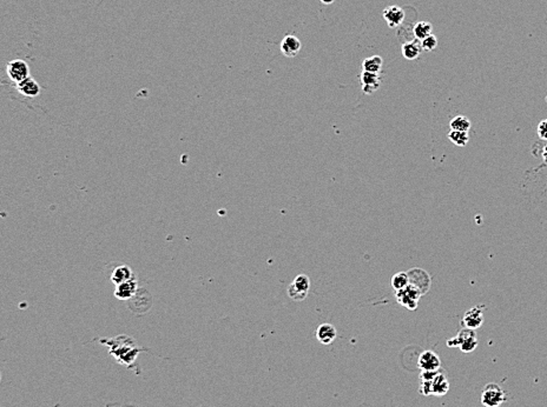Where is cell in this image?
Returning <instances> with one entry per match:
<instances>
[{"mask_svg": "<svg viewBox=\"0 0 547 407\" xmlns=\"http://www.w3.org/2000/svg\"><path fill=\"white\" fill-rule=\"evenodd\" d=\"M448 347H459L463 353H472L478 347V338L474 330L463 327L457 336L447 340Z\"/></svg>", "mask_w": 547, "mask_h": 407, "instance_id": "cell-2", "label": "cell"}, {"mask_svg": "<svg viewBox=\"0 0 547 407\" xmlns=\"http://www.w3.org/2000/svg\"><path fill=\"white\" fill-rule=\"evenodd\" d=\"M421 46H422V49H425V51H433V49L438 47V39H436L434 34H432L426 39L421 40Z\"/></svg>", "mask_w": 547, "mask_h": 407, "instance_id": "cell-25", "label": "cell"}, {"mask_svg": "<svg viewBox=\"0 0 547 407\" xmlns=\"http://www.w3.org/2000/svg\"><path fill=\"white\" fill-rule=\"evenodd\" d=\"M409 284L415 286L421 293L426 294L432 285V278L427 271L422 268H410L408 271Z\"/></svg>", "mask_w": 547, "mask_h": 407, "instance_id": "cell-7", "label": "cell"}, {"mask_svg": "<svg viewBox=\"0 0 547 407\" xmlns=\"http://www.w3.org/2000/svg\"><path fill=\"white\" fill-rule=\"evenodd\" d=\"M450 127H451V130H453V131L468 132L469 128L472 127V123H470V120L467 117L458 116L451 120Z\"/></svg>", "mask_w": 547, "mask_h": 407, "instance_id": "cell-22", "label": "cell"}, {"mask_svg": "<svg viewBox=\"0 0 547 407\" xmlns=\"http://www.w3.org/2000/svg\"><path fill=\"white\" fill-rule=\"evenodd\" d=\"M382 17L390 29H396L397 26H400L404 22L406 13L402 7L393 5L383 10Z\"/></svg>", "mask_w": 547, "mask_h": 407, "instance_id": "cell-10", "label": "cell"}, {"mask_svg": "<svg viewBox=\"0 0 547 407\" xmlns=\"http://www.w3.org/2000/svg\"><path fill=\"white\" fill-rule=\"evenodd\" d=\"M138 290V281H137L136 277H134L131 280L117 285L115 290V296L118 300H128L129 302V300L134 298Z\"/></svg>", "mask_w": 547, "mask_h": 407, "instance_id": "cell-11", "label": "cell"}, {"mask_svg": "<svg viewBox=\"0 0 547 407\" xmlns=\"http://www.w3.org/2000/svg\"><path fill=\"white\" fill-rule=\"evenodd\" d=\"M134 277H136L135 273L132 272V269L129 266L120 265L112 271L111 281L117 286V285L123 284L125 281L131 280Z\"/></svg>", "mask_w": 547, "mask_h": 407, "instance_id": "cell-19", "label": "cell"}, {"mask_svg": "<svg viewBox=\"0 0 547 407\" xmlns=\"http://www.w3.org/2000/svg\"><path fill=\"white\" fill-rule=\"evenodd\" d=\"M484 310L485 305H477L466 311L462 318L463 326L474 331L479 329L484 324Z\"/></svg>", "mask_w": 547, "mask_h": 407, "instance_id": "cell-8", "label": "cell"}, {"mask_svg": "<svg viewBox=\"0 0 547 407\" xmlns=\"http://www.w3.org/2000/svg\"><path fill=\"white\" fill-rule=\"evenodd\" d=\"M417 367L421 371H439L441 368V359L433 351H424L417 359Z\"/></svg>", "mask_w": 547, "mask_h": 407, "instance_id": "cell-9", "label": "cell"}, {"mask_svg": "<svg viewBox=\"0 0 547 407\" xmlns=\"http://www.w3.org/2000/svg\"><path fill=\"white\" fill-rule=\"evenodd\" d=\"M102 342L109 346L110 353H111L113 358H116V360L119 361L120 364L128 365V366L134 364L138 353L143 351V348L138 347L132 338L127 336H119L109 340L105 339L102 340Z\"/></svg>", "mask_w": 547, "mask_h": 407, "instance_id": "cell-1", "label": "cell"}, {"mask_svg": "<svg viewBox=\"0 0 547 407\" xmlns=\"http://www.w3.org/2000/svg\"><path fill=\"white\" fill-rule=\"evenodd\" d=\"M448 139L451 140L454 145L459 147L466 146L469 142V135L468 132H460V131H453L451 130L448 133Z\"/></svg>", "mask_w": 547, "mask_h": 407, "instance_id": "cell-24", "label": "cell"}, {"mask_svg": "<svg viewBox=\"0 0 547 407\" xmlns=\"http://www.w3.org/2000/svg\"><path fill=\"white\" fill-rule=\"evenodd\" d=\"M360 79L361 83H362V91L364 94H373L380 89V85H381V77L378 73L362 71Z\"/></svg>", "mask_w": 547, "mask_h": 407, "instance_id": "cell-12", "label": "cell"}, {"mask_svg": "<svg viewBox=\"0 0 547 407\" xmlns=\"http://www.w3.org/2000/svg\"><path fill=\"white\" fill-rule=\"evenodd\" d=\"M336 329L332 324H321L316 330V339L322 345H330L336 339Z\"/></svg>", "mask_w": 547, "mask_h": 407, "instance_id": "cell-17", "label": "cell"}, {"mask_svg": "<svg viewBox=\"0 0 547 407\" xmlns=\"http://www.w3.org/2000/svg\"><path fill=\"white\" fill-rule=\"evenodd\" d=\"M140 298H142V296H140V291L138 290V292H137L134 298L129 300V306H130V310L134 311L136 314L145 313V312L150 310L151 305H153V298H151L150 294H147L146 296H143V299H140Z\"/></svg>", "mask_w": 547, "mask_h": 407, "instance_id": "cell-14", "label": "cell"}, {"mask_svg": "<svg viewBox=\"0 0 547 407\" xmlns=\"http://www.w3.org/2000/svg\"><path fill=\"white\" fill-rule=\"evenodd\" d=\"M401 52H402V57H404L405 59L416 60L420 57L421 52H422L421 41L417 40V39L416 40L414 39L412 41H407V43H405L404 45H402Z\"/></svg>", "mask_w": 547, "mask_h": 407, "instance_id": "cell-18", "label": "cell"}, {"mask_svg": "<svg viewBox=\"0 0 547 407\" xmlns=\"http://www.w3.org/2000/svg\"><path fill=\"white\" fill-rule=\"evenodd\" d=\"M17 90L19 91V93H21L22 96L28 98H36L40 94L39 84L32 77H29L28 79H25V80L18 83Z\"/></svg>", "mask_w": 547, "mask_h": 407, "instance_id": "cell-16", "label": "cell"}, {"mask_svg": "<svg viewBox=\"0 0 547 407\" xmlns=\"http://www.w3.org/2000/svg\"><path fill=\"white\" fill-rule=\"evenodd\" d=\"M310 279L306 275H299L288 286V295L294 302H303L309 293Z\"/></svg>", "mask_w": 547, "mask_h": 407, "instance_id": "cell-4", "label": "cell"}, {"mask_svg": "<svg viewBox=\"0 0 547 407\" xmlns=\"http://www.w3.org/2000/svg\"><path fill=\"white\" fill-rule=\"evenodd\" d=\"M320 2L322 4H325V5H330V4H333L335 0H320Z\"/></svg>", "mask_w": 547, "mask_h": 407, "instance_id": "cell-28", "label": "cell"}, {"mask_svg": "<svg viewBox=\"0 0 547 407\" xmlns=\"http://www.w3.org/2000/svg\"><path fill=\"white\" fill-rule=\"evenodd\" d=\"M433 32V25L428 21H419L414 25L413 28V34L417 40H424L427 37L432 36Z\"/></svg>", "mask_w": 547, "mask_h": 407, "instance_id": "cell-21", "label": "cell"}, {"mask_svg": "<svg viewBox=\"0 0 547 407\" xmlns=\"http://www.w3.org/2000/svg\"><path fill=\"white\" fill-rule=\"evenodd\" d=\"M395 296H396L397 303L400 304V305L406 307V309L409 311H414L417 309V303H419L420 298L422 296V293H421L415 286L409 284L404 290L395 292Z\"/></svg>", "mask_w": 547, "mask_h": 407, "instance_id": "cell-5", "label": "cell"}, {"mask_svg": "<svg viewBox=\"0 0 547 407\" xmlns=\"http://www.w3.org/2000/svg\"><path fill=\"white\" fill-rule=\"evenodd\" d=\"M480 400L485 407H499L507 400V395L498 384L489 383L482 390Z\"/></svg>", "mask_w": 547, "mask_h": 407, "instance_id": "cell-3", "label": "cell"}, {"mask_svg": "<svg viewBox=\"0 0 547 407\" xmlns=\"http://www.w3.org/2000/svg\"><path fill=\"white\" fill-rule=\"evenodd\" d=\"M301 47V41H300L297 37L292 36V34H288L281 41V52L288 58H294V57L297 56Z\"/></svg>", "mask_w": 547, "mask_h": 407, "instance_id": "cell-13", "label": "cell"}, {"mask_svg": "<svg viewBox=\"0 0 547 407\" xmlns=\"http://www.w3.org/2000/svg\"><path fill=\"white\" fill-rule=\"evenodd\" d=\"M383 67V59L380 56H373L369 58L364 59L362 63V70L371 73L380 74Z\"/></svg>", "mask_w": 547, "mask_h": 407, "instance_id": "cell-20", "label": "cell"}, {"mask_svg": "<svg viewBox=\"0 0 547 407\" xmlns=\"http://www.w3.org/2000/svg\"><path fill=\"white\" fill-rule=\"evenodd\" d=\"M448 391H450V382H448L447 375L442 373L441 371H439V373L431 382L432 395L442 397V395L447 394Z\"/></svg>", "mask_w": 547, "mask_h": 407, "instance_id": "cell-15", "label": "cell"}, {"mask_svg": "<svg viewBox=\"0 0 547 407\" xmlns=\"http://www.w3.org/2000/svg\"><path fill=\"white\" fill-rule=\"evenodd\" d=\"M538 135L541 140H546L547 142V119L540 121V124L538 125Z\"/></svg>", "mask_w": 547, "mask_h": 407, "instance_id": "cell-26", "label": "cell"}, {"mask_svg": "<svg viewBox=\"0 0 547 407\" xmlns=\"http://www.w3.org/2000/svg\"><path fill=\"white\" fill-rule=\"evenodd\" d=\"M6 72L10 79L14 83H20L25 79H28L30 75V67L28 63L21 59H14L7 63Z\"/></svg>", "mask_w": 547, "mask_h": 407, "instance_id": "cell-6", "label": "cell"}, {"mask_svg": "<svg viewBox=\"0 0 547 407\" xmlns=\"http://www.w3.org/2000/svg\"><path fill=\"white\" fill-rule=\"evenodd\" d=\"M541 157H542V159H544V161L547 162V144L544 146V148H542V151H541Z\"/></svg>", "mask_w": 547, "mask_h": 407, "instance_id": "cell-27", "label": "cell"}, {"mask_svg": "<svg viewBox=\"0 0 547 407\" xmlns=\"http://www.w3.org/2000/svg\"><path fill=\"white\" fill-rule=\"evenodd\" d=\"M409 285V277L408 272H399L396 275H394L392 278V287L394 288V292L401 291L406 288Z\"/></svg>", "mask_w": 547, "mask_h": 407, "instance_id": "cell-23", "label": "cell"}]
</instances>
